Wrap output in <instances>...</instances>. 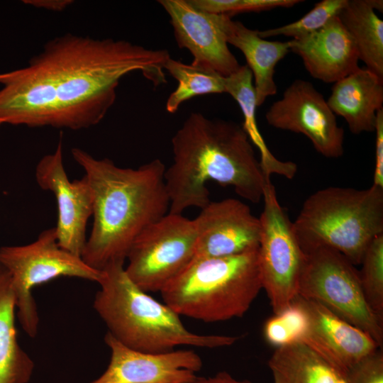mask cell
<instances>
[{
	"label": "cell",
	"instance_id": "obj_1",
	"mask_svg": "<svg viewBox=\"0 0 383 383\" xmlns=\"http://www.w3.org/2000/svg\"><path fill=\"white\" fill-rule=\"evenodd\" d=\"M170 57L167 50L124 40L56 37L25 67L0 72V128L96 126L113 105L123 77L140 72L154 87L165 84Z\"/></svg>",
	"mask_w": 383,
	"mask_h": 383
},
{
	"label": "cell",
	"instance_id": "obj_2",
	"mask_svg": "<svg viewBox=\"0 0 383 383\" xmlns=\"http://www.w3.org/2000/svg\"><path fill=\"white\" fill-rule=\"evenodd\" d=\"M172 162L165 182L170 213L190 207L203 209L210 201L207 182L232 187L254 204L262 199L270 182L262 170L253 146L241 125L192 113L172 138Z\"/></svg>",
	"mask_w": 383,
	"mask_h": 383
},
{
	"label": "cell",
	"instance_id": "obj_3",
	"mask_svg": "<svg viewBox=\"0 0 383 383\" xmlns=\"http://www.w3.org/2000/svg\"><path fill=\"white\" fill-rule=\"evenodd\" d=\"M72 154L84 170L93 195L94 221L81 257L99 271L125 262L137 236L169 213L165 165L154 159L138 168H123L78 148Z\"/></svg>",
	"mask_w": 383,
	"mask_h": 383
},
{
	"label": "cell",
	"instance_id": "obj_4",
	"mask_svg": "<svg viewBox=\"0 0 383 383\" xmlns=\"http://www.w3.org/2000/svg\"><path fill=\"white\" fill-rule=\"evenodd\" d=\"M93 307L110 333L123 345L138 351L164 353L179 345L201 348L231 346L239 337L199 334L187 329L180 316L136 286L124 262L101 270Z\"/></svg>",
	"mask_w": 383,
	"mask_h": 383
},
{
	"label": "cell",
	"instance_id": "obj_5",
	"mask_svg": "<svg viewBox=\"0 0 383 383\" xmlns=\"http://www.w3.org/2000/svg\"><path fill=\"white\" fill-rule=\"evenodd\" d=\"M257 248L221 257H194L160 292L177 314L206 323L242 317L262 289Z\"/></svg>",
	"mask_w": 383,
	"mask_h": 383
},
{
	"label": "cell",
	"instance_id": "obj_6",
	"mask_svg": "<svg viewBox=\"0 0 383 383\" xmlns=\"http://www.w3.org/2000/svg\"><path fill=\"white\" fill-rule=\"evenodd\" d=\"M294 232L304 253L328 248L360 265L366 248L383 234V189L330 187L304 201Z\"/></svg>",
	"mask_w": 383,
	"mask_h": 383
},
{
	"label": "cell",
	"instance_id": "obj_7",
	"mask_svg": "<svg viewBox=\"0 0 383 383\" xmlns=\"http://www.w3.org/2000/svg\"><path fill=\"white\" fill-rule=\"evenodd\" d=\"M0 264L10 273L16 296L17 316L30 338L38 333L39 315L33 289L60 277L99 282L101 271L86 264L80 256L63 249L55 227L42 231L33 242L0 248Z\"/></svg>",
	"mask_w": 383,
	"mask_h": 383
},
{
	"label": "cell",
	"instance_id": "obj_8",
	"mask_svg": "<svg viewBox=\"0 0 383 383\" xmlns=\"http://www.w3.org/2000/svg\"><path fill=\"white\" fill-rule=\"evenodd\" d=\"M304 254L298 296L322 304L365 331L382 348V318L368 305L355 266L328 248H318Z\"/></svg>",
	"mask_w": 383,
	"mask_h": 383
},
{
	"label": "cell",
	"instance_id": "obj_9",
	"mask_svg": "<svg viewBox=\"0 0 383 383\" xmlns=\"http://www.w3.org/2000/svg\"><path fill=\"white\" fill-rule=\"evenodd\" d=\"M262 199L264 207L259 218L258 267L262 289L274 314H277L288 308L298 296L305 254L271 182L265 187Z\"/></svg>",
	"mask_w": 383,
	"mask_h": 383
},
{
	"label": "cell",
	"instance_id": "obj_10",
	"mask_svg": "<svg viewBox=\"0 0 383 383\" xmlns=\"http://www.w3.org/2000/svg\"><path fill=\"white\" fill-rule=\"evenodd\" d=\"M196 240L194 219L167 213L135 239L126 272L144 292H160L193 260Z\"/></svg>",
	"mask_w": 383,
	"mask_h": 383
},
{
	"label": "cell",
	"instance_id": "obj_11",
	"mask_svg": "<svg viewBox=\"0 0 383 383\" xmlns=\"http://www.w3.org/2000/svg\"><path fill=\"white\" fill-rule=\"evenodd\" d=\"M271 126L305 135L318 152L338 158L344 152V130L323 95L308 81L296 79L265 114Z\"/></svg>",
	"mask_w": 383,
	"mask_h": 383
},
{
	"label": "cell",
	"instance_id": "obj_12",
	"mask_svg": "<svg viewBox=\"0 0 383 383\" xmlns=\"http://www.w3.org/2000/svg\"><path fill=\"white\" fill-rule=\"evenodd\" d=\"M35 177L38 186L52 192L56 199L58 244L81 257L87 240V221L93 212V195L85 175L79 179H69L63 165L61 139L54 152L38 161Z\"/></svg>",
	"mask_w": 383,
	"mask_h": 383
},
{
	"label": "cell",
	"instance_id": "obj_13",
	"mask_svg": "<svg viewBox=\"0 0 383 383\" xmlns=\"http://www.w3.org/2000/svg\"><path fill=\"white\" fill-rule=\"evenodd\" d=\"M157 2L170 16L178 46L192 55V65L212 70L225 77L240 68L225 35L226 22L231 17L200 10L189 0Z\"/></svg>",
	"mask_w": 383,
	"mask_h": 383
},
{
	"label": "cell",
	"instance_id": "obj_14",
	"mask_svg": "<svg viewBox=\"0 0 383 383\" xmlns=\"http://www.w3.org/2000/svg\"><path fill=\"white\" fill-rule=\"evenodd\" d=\"M104 341L111 351L105 372L91 383H187L203 362L192 350L148 353L131 349L108 332Z\"/></svg>",
	"mask_w": 383,
	"mask_h": 383
},
{
	"label": "cell",
	"instance_id": "obj_15",
	"mask_svg": "<svg viewBox=\"0 0 383 383\" xmlns=\"http://www.w3.org/2000/svg\"><path fill=\"white\" fill-rule=\"evenodd\" d=\"M194 221L197 231L194 257L232 256L259 246V218L239 199L210 201Z\"/></svg>",
	"mask_w": 383,
	"mask_h": 383
},
{
	"label": "cell",
	"instance_id": "obj_16",
	"mask_svg": "<svg viewBox=\"0 0 383 383\" xmlns=\"http://www.w3.org/2000/svg\"><path fill=\"white\" fill-rule=\"evenodd\" d=\"M296 299L306 316V329L301 340L344 371L348 372L380 348L367 333L322 304L299 296Z\"/></svg>",
	"mask_w": 383,
	"mask_h": 383
},
{
	"label": "cell",
	"instance_id": "obj_17",
	"mask_svg": "<svg viewBox=\"0 0 383 383\" xmlns=\"http://www.w3.org/2000/svg\"><path fill=\"white\" fill-rule=\"evenodd\" d=\"M289 43L290 52L301 58L311 76L325 83L334 84L359 68L354 41L338 16Z\"/></svg>",
	"mask_w": 383,
	"mask_h": 383
},
{
	"label": "cell",
	"instance_id": "obj_18",
	"mask_svg": "<svg viewBox=\"0 0 383 383\" xmlns=\"http://www.w3.org/2000/svg\"><path fill=\"white\" fill-rule=\"evenodd\" d=\"M326 101L333 113L344 118L352 133L374 132L377 113L382 109L383 78L359 67L333 84Z\"/></svg>",
	"mask_w": 383,
	"mask_h": 383
},
{
	"label": "cell",
	"instance_id": "obj_19",
	"mask_svg": "<svg viewBox=\"0 0 383 383\" xmlns=\"http://www.w3.org/2000/svg\"><path fill=\"white\" fill-rule=\"evenodd\" d=\"M225 35L228 44L237 48L245 56L254 79L257 106H262L267 97L277 93L275 67L290 52L289 41L264 39L257 30L248 28L231 18L226 22Z\"/></svg>",
	"mask_w": 383,
	"mask_h": 383
},
{
	"label": "cell",
	"instance_id": "obj_20",
	"mask_svg": "<svg viewBox=\"0 0 383 383\" xmlns=\"http://www.w3.org/2000/svg\"><path fill=\"white\" fill-rule=\"evenodd\" d=\"M273 383H348V372L301 340L276 348L267 362Z\"/></svg>",
	"mask_w": 383,
	"mask_h": 383
},
{
	"label": "cell",
	"instance_id": "obj_21",
	"mask_svg": "<svg viewBox=\"0 0 383 383\" xmlns=\"http://www.w3.org/2000/svg\"><path fill=\"white\" fill-rule=\"evenodd\" d=\"M16 308L11 274L0 264V383H28L34 370L33 360L18 342Z\"/></svg>",
	"mask_w": 383,
	"mask_h": 383
},
{
	"label": "cell",
	"instance_id": "obj_22",
	"mask_svg": "<svg viewBox=\"0 0 383 383\" xmlns=\"http://www.w3.org/2000/svg\"><path fill=\"white\" fill-rule=\"evenodd\" d=\"M252 74L247 65H241L233 74L225 79L226 93L230 94L239 105L243 116L242 128L252 145L260 152V164L265 177L278 174L292 179L296 174L297 165L291 161L277 159L270 150L259 131L256 120V98Z\"/></svg>",
	"mask_w": 383,
	"mask_h": 383
},
{
	"label": "cell",
	"instance_id": "obj_23",
	"mask_svg": "<svg viewBox=\"0 0 383 383\" xmlns=\"http://www.w3.org/2000/svg\"><path fill=\"white\" fill-rule=\"evenodd\" d=\"M338 17L354 41L359 60L383 78V21L371 0H348Z\"/></svg>",
	"mask_w": 383,
	"mask_h": 383
},
{
	"label": "cell",
	"instance_id": "obj_24",
	"mask_svg": "<svg viewBox=\"0 0 383 383\" xmlns=\"http://www.w3.org/2000/svg\"><path fill=\"white\" fill-rule=\"evenodd\" d=\"M164 69L178 82L165 104L170 113H174L183 102L196 96L226 93V77L212 70L185 64L171 57Z\"/></svg>",
	"mask_w": 383,
	"mask_h": 383
},
{
	"label": "cell",
	"instance_id": "obj_25",
	"mask_svg": "<svg viewBox=\"0 0 383 383\" xmlns=\"http://www.w3.org/2000/svg\"><path fill=\"white\" fill-rule=\"evenodd\" d=\"M359 276L365 299L383 317V234L376 236L364 253Z\"/></svg>",
	"mask_w": 383,
	"mask_h": 383
},
{
	"label": "cell",
	"instance_id": "obj_26",
	"mask_svg": "<svg viewBox=\"0 0 383 383\" xmlns=\"http://www.w3.org/2000/svg\"><path fill=\"white\" fill-rule=\"evenodd\" d=\"M348 0H322L303 17L291 23L265 30H258L259 35L267 38L284 35L292 39L299 38L324 27L337 17L346 6Z\"/></svg>",
	"mask_w": 383,
	"mask_h": 383
},
{
	"label": "cell",
	"instance_id": "obj_27",
	"mask_svg": "<svg viewBox=\"0 0 383 383\" xmlns=\"http://www.w3.org/2000/svg\"><path fill=\"white\" fill-rule=\"evenodd\" d=\"M306 326V313L295 299L288 308L267 321L264 335L270 344L278 348L301 340Z\"/></svg>",
	"mask_w": 383,
	"mask_h": 383
},
{
	"label": "cell",
	"instance_id": "obj_28",
	"mask_svg": "<svg viewBox=\"0 0 383 383\" xmlns=\"http://www.w3.org/2000/svg\"><path fill=\"white\" fill-rule=\"evenodd\" d=\"M194 7L210 13L232 17L243 12L262 11L275 8H290L301 0H189Z\"/></svg>",
	"mask_w": 383,
	"mask_h": 383
},
{
	"label": "cell",
	"instance_id": "obj_29",
	"mask_svg": "<svg viewBox=\"0 0 383 383\" xmlns=\"http://www.w3.org/2000/svg\"><path fill=\"white\" fill-rule=\"evenodd\" d=\"M348 383H383V353L377 350L350 369Z\"/></svg>",
	"mask_w": 383,
	"mask_h": 383
},
{
	"label": "cell",
	"instance_id": "obj_30",
	"mask_svg": "<svg viewBox=\"0 0 383 383\" xmlns=\"http://www.w3.org/2000/svg\"><path fill=\"white\" fill-rule=\"evenodd\" d=\"M375 133V157L372 185L383 189V109L377 113Z\"/></svg>",
	"mask_w": 383,
	"mask_h": 383
},
{
	"label": "cell",
	"instance_id": "obj_31",
	"mask_svg": "<svg viewBox=\"0 0 383 383\" xmlns=\"http://www.w3.org/2000/svg\"><path fill=\"white\" fill-rule=\"evenodd\" d=\"M187 383H252L248 379H239L230 373L222 371L210 377H197Z\"/></svg>",
	"mask_w": 383,
	"mask_h": 383
},
{
	"label": "cell",
	"instance_id": "obj_32",
	"mask_svg": "<svg viewBox=\"0 0 383 383\" xmlns=\"http://www.w3.org/2000/svg\"><path fill=\"white\" fill-rule=\"evenodd\" d=\"M24 4L39 8L51 10L54 11H61L68 7L73 1L71 0H26Z\"/></svg>",
	"mask_w": 383,
	"mask_h": 383
}]
</instances>
